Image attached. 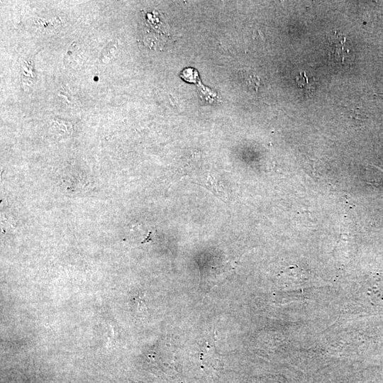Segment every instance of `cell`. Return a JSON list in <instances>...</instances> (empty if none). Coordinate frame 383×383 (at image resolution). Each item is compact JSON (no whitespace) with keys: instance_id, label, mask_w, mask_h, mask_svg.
<instances>
[{"instance_id":"obj_1","label":"cell","mask_w":383,"mask_h":383,"mask_svg":"<svg viewBox=\"0 0 383 383\" xmlns=\"http://www.w3.org/2000/svg\"><path fill=\"white\" fill-rule=\"evenodd\" d=\"M170 27L164 14L158 10L142 11L140 41L152 50H161L169 40Z\"/></svg>"},{"instance_id":"obj_2","label":"cell","mask_w":383,"mask_h":383,"mask_svg":"<svg viewBox=\"0 0 383 383\" xmlns=\"http://www.w3.org/2000/svg\"><path fill=\"white\" fill-rule=\"evenodd\" d=\"M329 55L337 62H343L349 50L345 47L346 37L337 30H332L327 35Z\"/></svg>"},{"instance_id":"obj_3","label":"cell","mask_w":383,"mask_h":383,"mask_svg":"<svg viewBox=\"0 0 383 383\" xmlns=\"http://www.w3.org/2000/svg\"><path fill=\"white\" fill-rule=\"evenodd\" d=\"M206 184L215 195L225 200L226 193L221 189L220 186L216 182L214 177L213 178L209 175L207 179Z\"/></svg>"},{"instance_id":"obj_4","label":"cell","mask_w":383,"mask_h":383,"mask_svg":"<svg viewBox=\"0 0 383 383\" xmlns=\"http://www.w3.org/2000/svg\"><path fill=\"white\" fill-rule=\"evenodd\" d=\"M296 82L301 87H306L308 84V79L304 72H301L299 76H297Z\"/></svg>"}]
</instances>
